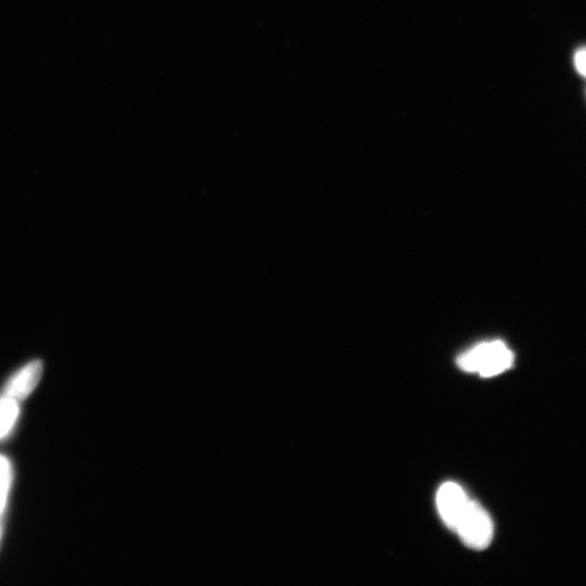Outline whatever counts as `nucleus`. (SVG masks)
Masks as SVG:
<instances>
[{"label":"nucleus","instance_id":"obj_1","mask_svg":"<svg viewBox=\"0 0 586 586\" xmlns=\"http://www.w3.org/2000/svg\"><path fill=\"white\" fill-rule=\"evenodd\" d=\"M515 356L503 341L479 343L458 356L457 364L463 371L490 378L503 374L514 365Z\"/></svg>","mask_w":586,"mask_h":586},{"label":"nucleus","instance_id":"obj_2","mask_svg":"<svg viewBox=\"0 0 586 586\" xmlns=\"http://www.w3.org/2000/svg\"><path fill=\"white\" fill-rule=\"evenodd\" d=\"M455 532L470 549L483 551L492 542L494 525L486 509L471 500Z\"/></svg>","mask_w":586,"mask_h":586},{"label":"nucleus","instance_id":"obj_3","mask_svg":"<svg viewBox=\"0 0 586 586\" xmlns=\"http://www.w3.org/2000/svg\"><path fill=\"white\" fill-rule=\"evenodd\" d=\"M44 364L41 360H33L12 374L2 390V396L17 402L27 400L42 380Z\"/></svg>","mask_w":586,"mask_h":586},{"label":"nucleus","instance_id":"obj_4","mask_svg":"<svg viewBox=\"0 0 586 586\" xmlns=\"http://www.w3.org/2000/svg\"><path fill=\"white\" fill-rule=\"evenodd\" d=\"M470 498L465 490L455 482L442 484L437 493L439 514L448 528L455 531L466 512Z\"/></svg>","mask_w":586,"mask_h":586},{"label":"nucleus","instance_id":"obj_5","mask_svg":"<svg viewBox=\"0 0 586 586\" xmlns=\"http://www.w3.org/2000/svg\"><path fill=\"white\" fill-rule=\"evenodd\" d=\"M21 414L20 403L0 394V441L15 430Z\"/></svg>","mask_w":586,"mask_h":586},{"label":"nucleus","instance_id":"obj_6","mask_svg":"<svg viewBox=\"0 0 586 586\" xmlns=\"http://www.w3.org/2000/svg\"><path fill=\"white\" fill-rule=\"evenodd\" d=\"M12 482H14V468L4 455H0V518L3 517L8 506Z\"/></svg>","mask_w":586,"mask_h":586},{"label":"nucleus","instance_id":"obj_7","mask_svg":"<svg viewBox=\"0 0 586 586\" xmlns=\"http://www.w3.org/2000/svg\"><path fill=\"white\" fill-rule=\"evenodd\" d=\"M576 68L586 78V48H582L575 57Z\"/></svg>","mask_w":586,"mask_h":586}]
</instances>
